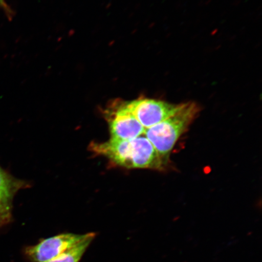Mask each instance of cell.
<instances>
[{
	"label": "cell",
	"instance_id": "1",
	"mask_svg": "<svg viewBox=\"0 0 262 262\" xmlns=\"http://www.w3.org/2000/svg\"><path fill=\"white\" fill-rule=\"evenodd\" d=\"M90 150L126 168L162 170L168 165L151 144L142 137L130 140L111 138L105 142H93Z\"/></svg>",
	"mask_w": 262,
	"mask_h": 262
},
{
	"label": "cell",
	"instance_id": "5",
	"mask_svg": "<svg viewBox=\"0 0 262 262\" xmlns=\"http://www.w3.org/2000/svg\"><path fill=\"white\" fill-rule=\"evenodd\" d=\"M12 219V202L0 199V228L9 224Z\"/></svg>",
	"mask_w": 262,
	"mask_h": 262
},
{
	"label": "cell",
	"instance_id": "4",
	"mask_svg": "<svg viewBox=\"0 0 262 262\" xmlns=\"http://www.w3.org/2000/svg\"><path fill=\"white\" fill-rule=\"evenodd\" d=\"M96 236L94 232L85 234L84 237L73 248L47 262H79Z\"/></svg>",
	"mask_w": 262,
	"mask_h": 262
},
{
	"label": "cell",
	"instance_id": "6",
	"mask_svg": "<svg viewBox=\"0 0 262 262\" xmlns=\"http://www.w3.org/2000/svg\"><path fill=\"white\" fill-rule=\"evenodd\" d=\"M0 8L4 11L6 14L11 16V10L9 8L7 3H6L5 0H0Z\"/></svg>",
	"mask_w": 262,
	"mask_h": 262
},
{
	"label": "cell",
	"instance_id": "2",
	"mask_svg": "<svg viewBox=\"0 0 262 262\" xmlns=\"http://www.w3.org/2000/svg\"><path fill=\"white\" fill-rule=\"evenodd\" d=\"M84 234H61L42 239L37 244L25 248V254L31 262H47L73 248Z\"/></svg>",
	"mask_w": 262,
	"mask_h": 262
},
{
	"label": "cell",
	"instance_id": "3",
	"mask_svg": "<svg viewBox=\"0 0 262 262\" xmlns=\"http://www.w3.org/2000/svg\"><path fill=\"white\" fill-rule=\"evenodd\" d=\"M28 186V183L15 179L0 167V199L12 202L16 193Z\"/></svg>",
	"mask_w": 262,
	"mask_h": 262
}]
</instances>
